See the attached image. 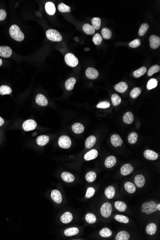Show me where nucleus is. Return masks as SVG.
I'll list each match as a JSON object with an SVG mask.
<instances>
[{
  "label": "nucleus",
  "mask_w": 160,
  "mask_h": 240,
  "mask_svg": "<svg viewBox=\"0 0 160 240\" xmlns=\"http://www.w3.org/2000/svg\"><path fill=\"white\" fill-rule=\"evenodd\" d=\"M51 197L52 200L57 204L61 203L63 197L60 192L58 190H53L51 193Z\"/></svg>",
  "instance_id": "11"
},
{
  "label": "nucleus",
  "mask_w": 160,
  "mask_h": 240,
  "mask_svg": "<svg viewBox=\"0 0 160 240\" xmlns=\"http://www.w3.org/2000/svg\"><path fill=\"white\" fill-rule=\"evenodd\" d=\"M114 89L120 93H123L126 92L128 90V86L127 83L125 82H121L117 83L114 86Z\"/></svg>",
  "instance_id": "18"
},
{
  "label": "nucleus",
  "mask_w": 160,
  "mask_h": 240,
  "mask_svg": "<svg viewBox=\"0 0 160 240\" xmlns=\"http://www.w3.org/2000/svg\"><path fill=\"white\" fill-rule=\"evenodd\" d=\"M114 207L116 209L120 212H124L126 210L127 206L122 201H117L114 203Z\"/></svg>",
  "instance_id": "34"
},
{
  "label": "nucleus",
  "mask_w": 160,
  "mask_h": 240,
  "mask_svg": "<svg viewBox=\"0 0 160 240\" xmlns=\"http://www.w3.org/2000/svg\"><path fill=\"white\" fill-rule=\"evenodd\" d=\"M2 64H3V61H2V60H1V58H0V66H1Z\"/></svg>",
  "instance_id": "57"
},
{
  "label": "nucleus",
  "mask_w": 160,
  "mask_h": 240,
  "mask_svg": "<svg viewBox=\"0 0 160 240\" xmlns=\"http://www.w3.org/2000/svg\"><path fill=\"white\" fill-rule=\"evenodd\" d=\"M134 182L136 186L139 188H142L144 186L145 183V179L143 175L138 174L134 178Z\"/></svg>",
  "instance_id": "16"
},
{
  "label": "nucleus",
  "mask_w": 160,
  "mask_h": 240,
  "mask_svg": "<svg viewBox=\"0 0 160 240\" xmlns=\"http://www.w3.org/2000/svg\"><path fill=\"white\" fill-rule=\"evenodd\" d=\"M130 238L129 232L126 231H121L119 232L116 236L115 240H128Z\"/></svg>",
  "instance_id": "31"
},
{
  "label": "nucleus",
  "mask_w": 160,
  "mask_h": 240,
  "mask_svg": "<svg viewBox=\"0 0 160 240\" xmlns=\"http://www.w3.org/2000/svg\"><path fill=\"white\" fill-rule=\"evenodd\" d=\"M37 124L35 121L33 120H26L23 122L22 127L26 131H31L37 127Z\"/></svg>",
  "instance_id": "7"
},
{
  "label": "nucleus",
  "mask_w": 160,
  "mask_h": 240,
  "mask_svg": "<svg viewBox=\"0 0 160 240\" xmlns=\"http://www.w3.org/2000/svg\"><path fill=\"white\" fill-rule=\"evenodd\" d=\"M111 142L115 147L121 146L123 144V140L118 134H113L111 137Z\"/></svg>",
  "instance_id": "12"
},
{
  "label": "nucleus",
  "mask_w": 160,
  "mask_h": 240,
  "mask_svg": "<svg viewBox=\"0 0 160 240\" xmlns=\"http://www.w3.org/2000/svg\"><path fill=\"white\" fill-rule=\"evenodd\" d=\"M157 85V80L156 79H154V78H152V79H151L150 80H149L148 82L147 85V88L148 90H150L156 88Z\"/></svg>",
  "instance_id": "41"
},
{
  "label": "nucleus",
  "mask_w": 160,
  "mask_h": 240,
  "mask_svg": "<svg viewBox=\"0 0 160 240\" xmlns=\"http://www.w3.org/2000/svg\"><path fill=\"white\" fill-rule=\"evenodd\" d=\"M134 120V117L132 113L130 112H127L125 113L123 118V120L127 124H132Z\"/></svg>",
  "instance_id": "25"
},
{
  "label": "nucleus",
  "mask_w": 160,
  "mask_h": 240,
  "mask_svg": "<svg viewBox=\"0 0 160 240\" xmlns=\"http://www.w3.org/2000/svg\"><path fill=\"white\" fill-rule=\"evenodd\" d=\"M96 178V174L95 172L90 171L86 174L85 179L87 182H92L95 181Z\"/></svg>",
  "instance_id": "39"
},
{
  "label": "nucleus",
  "mask_w": 160,
  "mask_h": 240,
  "mask_svg": "<svg viewBox=\"0 0 160 240\" xmlns=\"http://www.w3.org/2000/svg\"><path fill=\"white\" fill-rule=\"evenodd\" d=\"M144 156L145 158L151 161L157 160L158 158V153L150 150H147L145 151L144 152Z\"/></svg>",
  "instance_id": "13"
},
{
  "label": "nucleus",
  "mask_w": 160,
  "mask_h": 240,
  "mask_svg": "<svg viewBox=\"0 0 160 240\" xmlns=\"http://www.w3.org/2000/svg\"><path fill=\"white\" fill-rule=\"evenodd\" d=\"M95 192V188H93L92 187H89L87 188L86 195H85V197L87 199H90V198L94 196Z\"/></svg>",
  "instance_id": "51"
},
{
  "label": "nucleus",
  "mask_w": 160,
  "mask_h": 240,
  "mask_svg": "<svg viewBox=\"0 0 160 240\" xmlns=\"http://www.w3.org/2000/svg\"><path fill=\"white\" fill-rule=\"evenodd\" d=\"M160 67L159 65H155L152 66L150 68L148 71V75L149 76H152L153 74L155 73H158L160 71Z\"/></svg>",
  "instance_id": "48"
},
{
  "label": "nucleus",
  "mask_w": 160,
  "mask_h": 240,
  "mask_svg": "<svg viewBox=\"0 0 160 240\" xmlns=\"http://www.w3.org/2000/svg\"><path fill=\"white\" fill-rule=\"evenodd\" d=\"M6 16V12H5V11L3 9H0V21L5 19Z\"/></svg>",
  "instance_id": "54"
},
{
  "label": "nucleus",
  "mask_w": 160,
  "mask_h": 240,
  "mask_svg": "<svg viewBox=\"0 0 160 240\" xmlns=\"http://www.w3.org/2000/svg\"><path fill=\"white\" fill-rule=\"evenodd\" d=\"M65 61L66 63L71 67H74L78 65V59L73 54L69 53L65 56Z\"/></svg>",
  "instance_id": "4"
},
{
  "label": "nucleus",
  "mask_w": 160,
  "mask_h": 240,
  "mask_svg": "<svg viewBox=\"0 0 160 240\" xmlns=\"http://www.w3.org/2000/svg\"><path fill=\"white\" fill-rule=\"evenodd\" d=\"M149 28V25L147 23H143L141 25L139 31V35L140 36H143L146 34Z\"/></svg>",
  "instance_id": "46"
},
{
  "label": "nucleus",
  "mask_w": 160,
  "mask_h": 240,
  "mask_svg": "<svg viewBox=\"0 0 160 240\" xmlns=\"http://www.w3.org/2000/svg\"><path fill=\"white\" fill-rule=\"evenodd\" d=\"M124 187L127 192L129 194L134 193L136 190V186L130 182H127L125 183Z\"/></svg>",
  "instance_id": "33"
},
{
  "label": "nucleus",
  "mask_w": 160,
  "mask_h": 240,
  "mask_svg": "<svg viewBox=\"0 0 160 240\" xmlns=\"http://www.w3.org/2000/svg\"><path fill=\"white\" fill-rule=\"evenodd\" d=\"M82 29L86 34L89 35H92L95 32V29L92 26L89 25V24H85L83 25Z\"/></svg>",
  "instance_id": "32"
},
{
  "label": "nucleus",
  "mask_w": 160,
  "mask_h": 240,
  "mask_svg": "<svg viewBox=\"0 0 160 240\" xmlns=\"http://www.w3.org/2000/svg\"><path fill=\"white\" fill-rule=\"evenodd\" d=\"M86 77L90 79H95L99 76V73L97 70L94 68H87L85 72Z\"/></svg>",
  "instance_id": "9"
},
{
  "label": "nucleus",
  "mask_w": 160,
  "mask_h": 240,
  "mask_svg": "<svg viewBox=\"0 0 160 240\" xmlns=\"http://www.w3.org/2000/svg\"><path fill=\"white\" fill-rule=\"evenodd\" d=\"M45 9L47 13L48 14L52 16L55 14L56 12V8L55 5L52 2H48L45 4Z\"/></svg>",
  "instance_id": "22"
},
{
  "label": "nucleus",
  "mask_w": 160,
  "mask_h": 240,
  "mask_svg": "<svg viewBox=\"0 0 160 240\" xmlns=\"http://www.w3.org/2000/svg\"><path fill=\"white\" fill-rule=\"evenodd\" d=\"M112 207L111 204L109 202L105 203L101 208V213L104 218H108L112 213Z\"/></svg>",
  "instance_id": "6"
},
{
  "label": "nucleus",
  "mask_w": 160,
  "mask_h": 240,
  "mask_svg": "<svg viewBox=\"0 0 160 240\" xmlns=\"http://www.w3.org/2000/svg\"><path fill=\"white\" fill-rule=\"evenodd\" d=\"M58 10L61 13H65L70 12V7L68 5H66L63 3H61L58 6Z\"/></svg>",
  "instance_id": "50"
},
{
  "label": "nucleus",
  "mask_w": 160,
  "mask_h": 240,
  "mask_svg": "<svg viewBox=\"0 0 160 240\" xmlns=\"http://www.w3.org/2000/svg\"><path fill=\"white\" fill-rule=\"evenodd\" d=\"M59 146L63 149H69L72 145V141L69 137L63 135L60 137L58 142Z\"/></svg>",
  "instance_id": "5"
},
{
  "label": "nucleus",
  "mask_w": 160,
  "mask_h": 240,
  "mask_svg": "<svg viewBox=\"0 0 160 240\" xmlns=\"http://www.w3.org/2000/svg\"><path fill=\"white\" fill-rule=\"evenodd\" d=\"M72 130L75 133L81 134L84 131L85 127L82 124L76 123L72 126Z\"/></svg>",
  "instance_id": "28"
},
{
  "label": "nucleus",
  "mask_w": 160,
  "mask_h": 240,
  "mask_svg": "<svg viewBox=\"0 0 160 240\" xmlns=\"http://www.w3.org/2000/svg\"><path fill=\"white\" fill-rule=\"evenodd\" d=\"M110 107V103L107 101H102L96 105V108L102 109H106Z\"/></svg>",
  "instance_id": "52"
},
{
  "label": "nucleus",
  "mask_w": 160,
  "mask_h": 240,
  "mask_svg": "<svg viewBox=\"0 0 160 240\" xmlns=\"http://www.w3.org/2000/svg\"><path fill=\"white\" fill-rule=\"evenodd\" d=\"M36 102L38 105L45 107L48 104V101L46 97L42 94H38L36 98Z\"/></svg>",
  "instance_id": "15"
},
{
  "label": "nucleus",
  "mask_w": 160,
  "mask_h": 240,
  "mask_svg": "<svg viewBox=\"0 0 160 240\" xmlns=\"http://www.w3.org/2000/svg\"><path fill=\"white\" fill-rule=\"evenodd\" d=\"M111 100H112V103L114 106H117L119 105L121 102V99L117 94H113L111 96Z\"/></svg>",
  "instance_id": "44"
},
{
  "label": "nucleus",
  "mask_w": 160,
  "mask_h": 240,
  "mask_svg": "<svg viewBox=\"0 0 160 240\" xmlns=\"http://www.w3.org/2000/svg\"><path fill=\"white\" fill-rule=\"evenodd\" d=\"M157 205V204L153 201L144 203L142 205V212L148 215L154 213L158 210Z\"/></svg>",
  "instance_id": "2"
},
{
  "label": "nucleus",
  "mask_w": 160,
  "mask_h": 240,
  "mask_svg": "<svg viewBox=\"0 0 160 240\" xmlns=\"http://www.w3.org/2000/svg\"><path fill=\"white\" fill-rule=\"evenodd\" d=\"M73 219V216L70 212H66L60 217L61 222L64 224H67L72 221Z\"/></svg>",
  "instance_id": "21"
},
{
  "label": "nucleus",
  "mask_w": 160,
  "mask_h": 240,
  "mask_svg": "<svg viewBox=\"0 0 160 240\" xmlns=\"http://www.w3.org/2000/svg\"><path fill=\"white\" fill-rule=\"evenodd\" d=\"M76 82V80L74 77L69 78L66 81L65 83V88L68 91H70L73 89L74 85Z\"/></svg>",
  "instance_id": "26"
},
{
  "label": "nucleus",
  "mask_w": 160,
  "mask_h": 240,
  "mask_svg": "<svg viewBox=\"0 0 160 240\" xmlns=\"http://www.w3.org/2000/svg\"><path fill=\"white\" fill-rule=\"evenodd\" d=\"M157 209L158 210L160 211V204H158L157 205Z\"/></svg>",
  "instance_id": "56"
},
{
  "label": "nucleus",
  "mask_w": 160,
  "mask_h": 240,
  "mask_svg": "<svg viewBox=\"0 0 160 240\" xmlns=\"http://www.w3.org/2000/svg\"><path fill=\"white\" fill-rule=\"evenodd\" d=\"M85 220L89 224H93L96 221V216L92 213H88L85 216Z\"/></svg>",
  "instance_id": "45"
},
{
  "label": "nucleus",
  "mask_w": 160,
  "mask_h": 240,
  "mask_svg": "<svg viewBox=\"0 0 160 240\" xmlns=\"http://www.w3.org/2000/svg\"><path fill=\"white\" fill-rule=\"evenodd\" d=\"M146 71H147L146 68L145 67H142L141 68L133 72V76L135 78H139L142 76H143L146 73Z\"/></svg>",
  "instance_id": "35"
},
{
  "label": "nucleus",
  "mask_w": 160,
  "mask_h": 240,
  "mask_svg": "<svg viewBox=\"0 0 160 240\" xmlns=\"http://www.w3.org/2000/svg\"><path fill=\"white\" fill-rule=\"evenodd\" d=\"M12 54V50L7 46H0V56L5 58H8Z\"/></svg>",
  "instance_id": "10"
},
{
  "label": "nucleus",
  "mask_w": 160,
  "mask_h": 240,
  "mask_svg": "<svg viewBox=\"0 0 160 240\" xmlns=\"http://www.w3.org/2000/svg\"><path fill=\"white\" fill-rule=\"evenodd\" d=\"M114 219L116 221H117L119 222H121V223H128L129 221V219L128 217H127L126 216L122 215H116L114 216Z\"/></svg>",
  "instance_id": "37"
},
{
  "label": "nucleus",
  "mask_w": 160,
  "mask_h": 240,
  "mask_svg": "<svg viewBox=\"0 0 160 240\" xmlns=\"http://www.w3.org/2000/svg\"><path fill=\"white\" fill-rule=\"evenodd\" d=\"M115 189L113 186H109L105 189V195L108 199H112L114 197L115 195Z\"/></svg>",
  "instance_id": "29"
},
{
  "label": "nucleus",
  "mask_w": 160,
  "mask_h": 240,
  "mask_svg": "<svg viewBox=\"0 0 160 240\" xmlns=\"http://www.w3.org/2000/svg\"><path fill=\"white\" fill-rule=\"evenodd\" d=\"M157 230V227L155 223H150L147 225L146 231L147 234L150 235H153L156 233Z\"/></svg>",
  "instance_id": "30"
},
{
  "label": "nucleus",
  "mask_w": 160,
  "mask_h": 240,
  "mask_svg": "<svg viewBox=\"0 0 160 240\" xmlns=\"http://www.w3.org/2000/svg\"><path fill=\"white\" fill-rule=\"evenodd\" d=\"M98 155L97 151L95 149H92L87 152L84 156V159L85 161H88L94 160L97 158Z\"/></svg>",
  "instance_id": "17"
},
{
  "label": "nucleus",
  "mask_w": 160,
  "mask_h": 240,
  "mask_svg": "<svg viewBox=\"0 0 160 240\" xmlns=\"http://www.w3.org/2000/svg\"><path fill=\"white\" fill-rule=\"evenodd\" d=\"M141 45V40L139 39H134L129 43V46L132 48H136L137 47H139Z\"/></svg>",
  "instance_id": "53"
},
{
  "label": "nucleus",
  "mask_w": 160,
  "mask_h": 240,
  "mask_svg": "<svg viewBox=\"0 0 160 240\" xmlns=\"http://www.w3.org/2000/svg\"><path fill=\"white\" fill-rule=\"evenodd\" d=\"M142 92V90L139 88V87H135L134 89L132 90L130 93V95L131 98L135 99L139 96Z\"/></svg>",
  "instance_id": "47"
},
{
  "label": "nucleus",
  "mask_w": 160,
  "mask_h": 240,
  "mask_svg": "<svg viewBox=\"0 0 160 240\" xmlns=\"http://www.w3.org/2000/svg\"><path fill=\"white\" fill-rule=\"evenodd\" d=\"M92 26L94 27V28L96 30H98L101 26V19L99 17H94L92 20Z\"/></svg>",
  "instance_id": "38"
},
{
  "label": "nucleus",
  "mask_w": 160,
  "mask_h": 240,
  "mask_svg": "<svg viewBox=\"0 0 160 240\" xmlns=\"http://www.w3.org/2000/svg\"><path fill=\"white\" fill-rule=\"evenodd\" d=\"M10 35L14 40L17 41H22L24 39L25 36L18 26L12 25L9 29Z\"/></svg>",
  "instance_id": "1"
},
{
  "label": "nucleus",
  "mask_w": 160,
  "mask_h": 240,
  "mask_svg": "<svg viewBox=\"0 0 160 240\" xmlns=\"http://www.w3.org/2000/svg\"><path fill=\"white\" fill-rule=\"evenodd\" d=\"M103 41V38L98 33L95 34L92 38V41L95 45H99L101 44Z\"/></svg>",
  "instance_id": "49"
},
{
  "label": "nucleus",
  "mask_w": 160,
  "mask_h": 240,
  "mask_svg": "<svg viewBox=\"0 0 160 240\" xmlns=\"http://www.w3.org/2000/svg\"><path fill=\"white\" fill-rule=\"evenodd\" d=\"M117 162V159L114 156H110L107 157L105 162V165L107 168H110L114 166Z\"/></svg>",
  "instance_id": "20"
},
{
  "label": "nucleus",
  "mask_w": 160,
  "mask_h": 240,
  "mask_svg": "<svg viewBox=\"0 0 160 240\" xmlns=\"http://www.w3.org/2000/svg\"><path fill=\"white\" fill-rule=\"evenodd\" d=\"M12 92V89L8 86L2 85L0 87V95H9Z\"/></svg>",
  "instance_id": "42"
},
{
  "label": "nucleus",
  "mask_w": 160,
  "mask_h": 240,
  "mask_svg": "<svg viewBox=\"0 0 160 240\" xmlns=\"http://www.w3.org/2000/svg\"><path fill=\"white\" fill-rule=\"evenodd\" d=\"M61 177L63 180L67 183L73 182L75 179L74 175L68 172H63L61 174Z\"/></svg>",
  "instance_id": "24"
},
{
  "label": "nucleus",
  "mask_w": 160,
  "mask_h": 240,
  "mask_svg": "<svg viewBox=\"0 0 160 240\" xmlns=\"http://www.w3.org/2000/svg\"><path fill=\"white\" fill-rule=\"evenodd\" d=\"M102 35L105 39H110L112 36V32L109 29L104 28L102 30Z\"/></svg>",
  "instance_id": "43"
},
{
  "label": "nucleus",
  "mask_w": 160,
  "mask_h": 240,
  "mask_svg": "<svg viewBox=\"0 0 160 240\" xmlns=\"http://www.w3.org/2000/svg\"><path fill=\"white\" fill-rule=\"evenodd\" d=\"M133 166L130 164H125L121 167L120 172L122 175L127 176L131 174L133 171Z\"/></svg>",
  "instance_id": "14"
},
{
  "label": "nucleus",
  "mask_w": 160,
  "mask_h": 240,
  "mask_svg": "<svg viewBox=\"0 0 160 240\" xmlns=\"http://www.w3.org/2000/svg\"><path fill=\"white\" fill-rule=\"evenodd\" d=\"M150 47L152 49H157L160 46V38L156 35H151L149 38Z\"/></svg>",
  "instance_id": "8"
},
{
  "label": "nucleus",
  "mask_w": 160,
  "mask_h": 240,
  "mask_svg": "<svg viewBox=\"0 0 160 240\" xmlns=\"http://www.w3.org/2000/svg\"><path fill=\"white\" fill-rule=\"evenodd\" d=\"M4 123V120L1 117H0V126H2Z\"/></svg>",
  "instance_id": "55"
},
{
  "label": "nucleus",
  "mask_w": 160,
  "mask_h": 240,
  "mask_svg": "<svg viewBox=\"0 0 160 240\" xmlns=\"http://www.w3.org/2000/svg\"><path fill=\"white\" fill-rule=\"evenodd\" d=\"M46 36L49 40L52 41L60 42L63 40L61 34L58 31L53 29H50L46 32Z\"/></svg>",
  "instance_id": "3"
},
{
  "label": "nucleus",
  "mask_w": 160,
  "mask_h": 240,
  "mask_svg": "<svg viewBox=\"0 0 160 240\" xmlns=\"http://www.w3.org/2000/svg\"><path fill=\"white\" fill-rule=\"evenodd\" d=\"M79 232V230L76 227H72L67 229L64 231V234L65 236H72L77 235Z\"/></svg>",
  "instance_id": "27"
},
{
  "label": "nucleus",
  "mask_w": 160,
  "mask_h": 240,
  "mask_svg": "<svg viewBox=\"0 0 160 240\" xmlns=\"http://www.w3.org/2000/svg\"><path fill=\"white\" fill-rule=\"evenodd\" d=\"M138 136L136 133L133 132L129 134L128 137V142L131 144H134L136 143L138 140Z\"/></svg>",
  "instance_id": "40"
},
{
  "label": "nucleus",
  "mask_w": 160,
  "mask_h": 240,
  "mask_svg": "<svg viewBox=\"0 0 160 240\" xmlns=\"http://www.w3.org/2000/svg\"><path fill=\"white\" fill-rule=\"evenodd\" d=\"M50 140L49 137L46 135H41L38 137L37 139V144L40 146H44Z\"/></svg>",
  "instance_id": "19"
},
{
  "label": "nucleus",
  "mask_w": 160,
  "mask_h": 240,
  "mask_svg": "<svg viewBox=\"0 0 160 240\" xmlns=\"http://www.w3.org/2000/svg\"><path fill=\"white\" fill-rule=\"evenodd\" d=\"M96 142V138L95 136L91 135L87 138L85 143V146L87 149L93 147Z\"/></svg>",
  "instance_id": "23"
},
{
  "label": "nucleus",
  "mask_w": 160,
  "mask_h": 240,
  "mask_svg": "<svg viewBox=\"0 0 160 240\" xmlns=\"http://www.w3.org/2000/svg\"><path fill=\"white\" fill-rule=\"evenodd\" d=\"M112 234V232L110 229L105 228L99 231V235L104 238H107L110 237Z\"/></svg>",
  "instance_id": "36"
}]
</instances>
